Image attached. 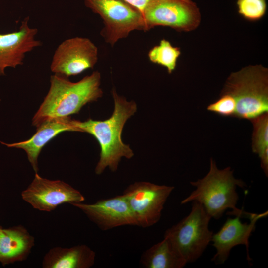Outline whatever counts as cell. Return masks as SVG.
I'll return each mask as SVG.
<instances>
[{
  "label": "cell",
  "mask_w": 268,
  "mask_h": 268,
  "mask_svg": "<svg viewBox=\"0 0 268 268\" xmlns=\"http://www.w3.org/2000/svg\"><path fill=\"white\" fill-rule=\"evenodd\" d=\"M250 222L242 223L239 215L235 218H228L220 229L213 234L211 241L216 250V253L211 261L217 264L224 263L228 259L231 249L238 245H244L249 256V238L256 227V222L260 218L268 215V211L261 214L246 213Z\"/></svg>",
  "instance_id": "7c38bea8"
},
{
  "label": "cell",
  "mask_w": 268,
  "mask_h": 268,
  "mask_svg": "<svg viewBox=\"0 0 268 268\" xmlns=\"http://www.w3.org/2000/svg\"><path fill=\"white\" fill-rule=\"evenodd\" d=\"M95 252L86 245L50 249L43 257L44 268H89L95 261Z\"/></svg>",
  "instance_id": "2e32d148"
},
{
  "label": "cell",
  "mask_w": 268,
  "mask_h": 268,
  "mask_svg": "<svg viewBox=\"0 0 268 268\" xmlns=\"http://www.w3.org/2000/svg\"><path fill=\"white\" fill-rule=\"evenodd\" d=\"M174 189V186L139 181L129 185L124 190L122 195L137 226L147 228L159 221L164 204Z\"/></svg>",
  "instance_id": "ba28073f"
},
{
  "label": "cell",
  "mask_w": 268,
  "mask_h": 268,
  "mask_svg": "<svg viewBox=\"0 0 268 268\" xmlns=\"http://www.w3.org/2000/svg\"><path fill=\"white\" fill-rule=\"evenodd\" d=\"M71 205L82 211L103 231L122 226H137L135 218L122 194L100 199L93 203L82 202Z\"/></svg>",
  "instance_id": "8fae6325"
},
{
  "label": "cell",
  "mask_w": 268,
  "mask_h": 268,
  "mask_svg": "<svg viewBox=\"0 0 268 268\" xmlns=\"http://www.w3.org/2000/svg\"><path fill=\"white\" fill-rule=\"evenodd\" d=\"M190 184L196 189L181 201V204L197 201L211 218L216 219L221 218L228 209L232 210L229 213L231 215H236L241 212L236 207L239 200L236 188L246 185L242 180L234 177L230 167L219 169L211 158L208 173L203 178L190 182Z\"/></svg>",
  "instance_id": "3957f363"
},
{
  "label": "cell",
  "mask_w": 268,
  "mask_h": 268,
  "mask_svg": "<svg viewBox=\"0 0 268 268\" xmlns=\"http://www.w3.org/2000/svg\"><path fill=\"white\" fill-rule=\"evenodd\" d=\"M220 97L209 105L207 110L224 117H234L236 103L234 98L229 94H221Z\"/></svg>",
  "instance_id": "44dd1931"
},
{
  "label": "cell",
  "mask_w": 268,
  "mask_h": 268,
  "mask_svg": "<svg viewBox=\"0 0 268 268\" xmlns=\"http://www.w3.org/2000/svg\"><path fill=\"white\" fill-rule=\"evenodd\" d=\"M22 199L34 209L51 212L64 203L83 202L82 193L69 184L59 180H51L35 173L34 177L21 193Z\"/></svg>",
  "instance_id": "30bf717a"
},
{
  "label": "cell",
  "mask_w": 268,
  "mask_h": 268,
  "mask_svg": "<svg viewBox=\"0 0 268 268\" xmlns=\"http://www.w3.org/2000/svg\"><path fill=\"white\" fill-rule=\"evenodd\" d=\"M180 55L179 47L173 46L169 41L163 39L149 50L148 57L152 63L164 67L168 73L171 74L176 69Z\"/></svg>",
  "instance_id": "ac0fdd59"
},
{
  "label": "cell",
  "mask_w": 268,
  "mask_h": 268,
  "mask_svg": "<svg viewBox=\"0 0 268 268\" xmlns=\"http://www.w3.org/2000/svg\"><path fill=\"white\" fill-rule=\"evenodd\" d=\"M140 263L146 268H182L187 264L170 241L165 237L142 253Z\"/></svg>",
  "instance_id": "e0dca14e"
},
{
  "label": "cell",
  "mask_w": 268,
  "mask_h": 268,
  "mask_svg": "<svg viewBox=\"0 0 268 268\" xmlns=\"http://www.w3.org/2000/svg\"><path fill=\"white\" fill-rule=\"evenodd\" d=\"M221 94L235 99L234 117L250 121L268 112V70L261 65H249L232 73Z\"/></svg>",
  "instance_id": "277c9868"
},
{
  "label": "cell",
  "mask_w": 268,
  "mask_h": 268,
  "mask_svg": "<svg viewBox=\"0 0 268 268\" xmlns=\"http://www.w3.org/2000/svg\"><path fill=\"white\" fill-rule=\"evenodd\" d=\"M253 124L252 148L260 158L268 153V112L250 120Z\"/></svg>",
  "instance_id": "d6986e66"
},
{
  "label": "cell",
  "mask_w": 268,
  "mask_h": 268,
  "mask_svg": "<svg viewBox=\"0 0 268 268\" xmlns=\"http://www.w3.org/2000/svg\"><path fill=\"white\" fill-rule=\"evenodd\" d=\"M98 49L88 38L76 37L62 42L53 57L50 69L66 77L93 68L98 61Z\"/></svg>",
  "instance_id": "9c48e42d"
},
{
  "label": "cell",
  "mask_w": 268,
  "mask_h": 268,
  "mask_svg": "<svg viewBox=\"0 0 268 268\" xmlns=\"http://www.w3.org/2000/svg\"><path fill=\"white\" fill-rule=\"evenodd\" d=\"M238 12L249 21H256L262 19L267 11L266 0H237Z\"/></svg>",
  "instance_id": "ffe728a7"
},
{
  "label": "cell",
  "mask_w": 268,
  "mask_h": 268,
  "mask_svg": "<svg viewBox=\"0 0 268 268\" xmlns=\"http://www.w3.org/2000/svg\"><path fill=\"white\" fill-rule=\"evenodd\" d=\"M192 202L189 214L167 229L164 235L187 264L196 261L203 254L213 235L208 226L211 217L200 203Z\"/></svg>",
  "instance_id": "5b68a950"
},
{
  "label": "cell",
  "mask_w": 268,
  "mask_h": 268,
  "mask_svg": "<svg viewBox=\"0 0 268 268\" xmlns=\"http://www.w3.org/2000/svg\"><path fill=\"white\" fill-rule=\"evenodd\" d=\"M75 120L69 117L46 120L37 127L35 134L29 139L11 144L1 143L8 147L20 148L27 154L28 159L35 173L38 171V159L43 147L62 132L76 131Z\"/></svg>",
  "instance_id": "5bb4252c"
},
{
  "label": "cell",
  "mask_w": 268,
  "mask_h": 268,
  "mask_svg": "<svg viewBox=\"0 0 268 268\" xmlns=\"http://www.w3.org/2000/svg\"><path fill=\"white\" fill-rule=\"evenodd\" d=\"M100 84L101 74L97 71L76 82L52 75L49 90L33 118L32 125L37 127L46 120L78 113L84 105L103 96Z\"/></svg>",
  "instance_id": "7a4b0ae2"
},
{
  "label": "cell",
  "mask_w": 268,
  "mask_h": 268,
  "mask_svg": "<svg viewBox=\"0 0 268 268\" xmlns=\"http://www.w3.org/2000/svg\"><path fill=\"white\" fill-rule=\"evenodd\" d=\"M2 228H3L0 225V235Z\"/></svg>",
  "instance_id": "603a6c76"
},
{
  "label": "cell",
  "mask_w": 268,
  "mask_h": 268,
  "mask_svg": "<svg viewBox=\"0 0 268 268\" xmlns=\"http://www.w3.org/2000/svg\"><path fill=\"white\" fill-rule=\"evenodd\" d=\"M34 243V238L23 226L2 228L0 235V263L4 266L25 260Z\"/></svg>",
  "instance_id": "9a60e30c"
},
{
  "label": "cell",
  "mask_w": 268,
  "mask_h": 268,
  "mask_svg": "<svg viewBox=\"0 0 268 268\" xmlns=\"http://www.w3.org/2000/svg\"><path fill=\"white\" fill-rule=\"evenodd\" d=\"M142 12L150 0H123Z\"/></svg>",
  "instance_id": "7402d4cb"
},
{
  "label": "cell",
  "mask_w": 268,
  "mask_h": 268,
  "mask_svg": "<svg viewBox=\"0 0 268 268\" xmlns=\"http://www.w3.org/2000/svg\"><path fill=\"white\" fill-rule=\"evenodd\" d=\"M112 94L114 107L110 118L103 121L89 119L74 122L77 132L91 134L100 145V158L95 169L97 175L101 174L106 168L116 171L122 157L131 159L134 156L130 146L122 141L121 134L126 121L136 112L137 105L118 95L114 89Z\"/></svg>",
  "instance_id": "6da1fadb"
},
{
  "label": "cell",
  "mask_w": 268,
  "mask_h": 268,
  "mask_svg": "<svg viewBox=\"0 0 268 268\" xmlns=\"http://www.w3.org/2000/svg\"><path fill=\"white\" fill-rule=\"evenodd\" d=\"M83 1L102 19L104 27L101 35L112 46L134 30L146 31L142 12L123 0Z\"/></svg>",
  "instance_id": "8992f818"
},
{
  "label": "cell",
  "mask_w": 268,
  "mask_h": 268,
  "mask_svg": "<svg viewBox=\"0 0 268 268\" xmlns=\"http://www.w3.org/2000/svg\"><path fill=\"white\" fill-rule=\"evenodd\" d=\"M28 21L29 18H25L18 31L0 34V75H5L7 67L22 65L25 54L42 45L35 39L38 29L30 28Z\"/></svg>",
  "instance_id": "4fadbf2b"
},
{
  "label": "cell",
  "mask_w": 268,
  "mask_h": 268,
  "mask_svg": "<svg viewBox=\"0 0 268 268\" xmlns=\"http://www.w3.org/2000/svg\"><path fill=\"white\" fill-rule=\"evenodd\" d=\"M146 30L168 27L178 32H190L200 24L201 14L191 0H150L142 11Z\"/></svg>",
  "instance_id": "52a82bcc"
}]
</instances>
